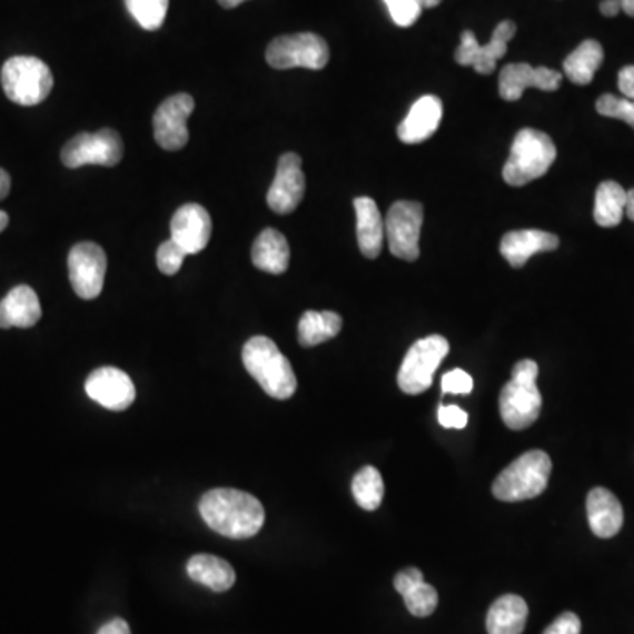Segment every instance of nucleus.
Masks as SVG:
<instances>
[{
  "instance_id": "1",
  "label": "nucleus",
  "mask_w": 634,
  "mask_h": 634,
  "mask_svg": "<svg viewBox=\"0 0 634 634\" xmlns=\"http://www.w3.org/2000/svg\"><path fill=\"white\" fill-rule=\"evenodd\" d=\"M199 515L217 534L231 539L256 536L265 524V507L254 495L216 488L199 501Z\"/></svg>"
},
{
  "instance_id": "2",
  "label": "nucleus",
  "mask_w": 634,
  "mask_h": 634,
  "mask_svg": "<svg viewBox=\"0 0 634 634\" xmlns=\"http://www.w3.org/2000/svg\"><path fill=\"white\" fill-rule=\"evenodd\" d=\"M241 359L265 394L277 400H288L295 395L298 388L295 370L271 338L258 335L247 340Z\"/></svg>"
},
{
  "instance_id": "3",
  "label": "nucleus",
  "mask_w": 634,
  "mask_h": 634,
  "mask_svg": "<svg viewBox=\"0 0 634 634\" xmlns=\"http://www.w3.org/2000/svg\"><path fill=\"white\" fill-rule=\"evenodd\" d=\"M539 367L533 359H522L513 367L512 380L501 392V418L512 430H524L542 415L543 398L536 379Z\"/></svg>"
},
{
  "instance_id": "4",
  "label": "nucleus",
  "mask_w": 634,
  "mask_h": 634,
  "mask_svg": "<svg viewBox=\"0 0 634 634\" xmlns=\"http://www.w3.org/2000/svg\"><path fill=\"white\" fill-rule=\"evenodd\" d=\"M557 159V148L545 132L522 129L513 140L512 152L503 169L507 186L522 187L546 175Z\"/></svg>"
},
{
  "instance_id": "5",
  "label": "nucleus",
  "mask_w": 634,
  "mask_h": 634,
  "mask_svg": "<svg viewBox=\"0 0 634 634\" xmlns=\"http://www.w3.org/2000/svg\"><path fill=\"white\" fill-rule=\"evenodd\" d=\"M552 460L542 449H533L507 465L497 476L492 492L495 499L504 503H521L542 495L548 486Z\"/></svg>"
},
{
  "instance_id": "6",
  "label": "nucleus",
  "mask_w": 634,
  "mask_h": 634,
  "mask_svg": "<svg viewBox=\"0 0 634 634\" xmlns=\"http://www.w3.org/2000/svg\"><path fill=\"white\" fill-rule=\"evenodd\" d=\"M0 81L9 101L21 106L39 105L53 89L50 68L36 57L20 56L9 59L0 72Z\"/></svg>"
},
{
  "instance_id": "7",
  "label": "nucleus",
  "mask_w": 634,
  "mask_h": 634,
  "mask_svg": "<svg viewBox=\"0 0 634 634\" xmlns=\"http://www.w3.org/2000/svg\"><path fill=\"white\" fill-rule=\"evenodd\" d=\"M449 353V344L443 335L419 338L407 351L398 370V386L407 395L427 392L434 380V373Z\"/></svg>"
},
{
  "instance_id": "8",
  "label": "nucleus",
  "mask_w": 634,
  "mask_h": 634,
  "mask_svg": "<svg viewBox=\"0 0 634 634\" xmlns=\"http://www.w3.org/2000/svg\"><path fill=\"white\" fill-rule=\"evenodd\" d=\"M330 60V48L321 36L313 32L301 34L280 36L270 42L267 48V62L274 69L325 68Z\"/></svg>"
},
{
  "instance_id": "9",
  "label": "nucleus",
  "mask_w": 634,
  "mask_h": 634,
  "mask_svg": "<svg viewBox=\"0 0 634 634\" xmlns=\"http://www.w3.org/2000/svg\"><path fill=\"white\" fill-rule=\"evenodd\" d=\"M122 156V138L113 129L81 132L62 148V162L71 169L83 168V166L89 165H119Z\"/></svg>"
},
{
  "instance_id": "10",
  "label": "nucleus",
  "mask_w": 634,
  "mask_h": 634,
  "mask_svg": "<svg viewBox=\"0 0 634 634\" xmlns=\"http://www.w3.org/2000/svg\"><path fill=\"white\" fill-rule=\"evenodd\" d=\"M423 226V205L418 201H397L385 220L389 252L404 261H416L419 256V235Z\"/></svg>"
},
{
  "instance_id": "11",
  "label": "nucleus",
  "mask_w": 634,
  "mask_h": 634,
  "mask_svg": "<svg viewBox=\"0 0 634 634\" xmlns=\"http://www.w3.org/2000/svg\"><path fill=\"white\" fill-rule=\"evenodd\" d=\"M106 259L105 249L93 241H81L69 252V280L72 289L83 300H93L101 295L105 286Z\"/></svg>"
},
{
  "instance_id": "12",
  "label": "nucleus",
  "mask_w": 634,
  "mask_h": 634,
  "mask_svg": "<svg viewBox=\"0 0 634 634\" xmlns=\"http://www.w3.org/2000/svg\"><path fill=\"white\" fill-rule=\"evenodd\" d=\"M516 26L513 21H501L495 27L491 41L479 44L473 30L462 32L460 47L455 51V60L460 66H473L479 75H492L497 66V60L506 56L507 42L515 36Z\"/></svg>"
},
{
  "instance_id": "13",
  "label": "nucleus",
  "mask_w": 634,
  "mask_h": 634,
  "mask_svg": "<svg viewBox=\"0 0 634 634\" xmlns=\"http://www.w3.org/2000/svg\"><path fill=\"white\" fill-rule=\"evenodd\" d=\"M195 111V99L189 93H175L166 99L153 115V136L159 147L177 152L189 141L187 120Z\"/></svg>"
},
{
  "instance_id": "14",
  "label": "nucleus",
  "mask_w": 634,
  "mask_h": 634,
  "mask_svg": "<svg viewBox=\"0 0 634 634\" xmlns=\"http://www.w3.org/2000/svg\"><path fill=\"white\" fill-rule=\"evenodd\" d=\"M305 196V175L301 157L289 152L280 156L274 182L267 195V204L275 214L286 216L296 210Z\"/></svg>"
},
{
  "instance_id": "15",
  "label": "nucleus",
  "mask_w": 634,
  "mask_h": 634,
  "mask_svg": "<svg viewBox=\"0 0 634 634\" xmlns=\"http://www.w3.org/2000/svg\"><path fill=\"white\" fill-rule=\"evenodd\" d=\"M85 392L110 410H126L132 406L136 388L131 377L117 367H101L85 380Z\"/></svg>"
},
{
  "instance_id": "16",
  "label": "nucleus",
  "mask_w": 634,
  "mask_h": 634,
  "mask_svg": "<svg viewBox=\"0 0 634 634\" xmlns=\"http://www.w3.org/2000/svg\"><path fill=\"white\" fill-rule=\"evenodd\" d=\"M563 75L554 69L533 68L528 63H507L501 71L499 93L504 101H518L527 89L554 92L561 87Z\"/></svg>"
},
{
  "instance_id": "17",
  "label": "nucleus",
  "mask_w": 634,
  "mask_h": 634,
  "mask_svg": "<svg viewBox=\"0 0 634 634\" xmlns=\"http://www.w3.org/2000/svg\"><path fill=\"white\" fill-rule=\"evenodd\" d=\"M211 237V217L201 205L189 204L178 208L171 219V240L187 254H198Z\"/></svg>"
},
{
  "instance_id": "18",
  "label": "nucleus",
  "mask_w": 634,
  "mask_h": 634,
  "mask_svg": "<svg viewBox=\"0 0 634 634\" xmlns=\"http://www.w3.org/2000/svg\"><path fill=\"white\" fill-rule=\"evenodd\" d=\"M443 119V102L436 96H423L413 105L406 119L398 126L402 143L416 145L428 140L439 129Z\"/></svg>"
},
{
  "instance_id": "19",
  "label": "nucleus",
  "mask_w": 634,
  "mask_h": 634,
  "mask_svg": "<svg viewBox=\"0 0 634 634\" xmlns=\"http://www.w3.org/2000/svg\"><path fill=\"white\" fill-rule=\"evenodd\" d=\"M558 247V237L554 232L539 229H522L504 235L501 240V254L512 267L522 268L534 254L548 252Z\"/></svg>"
},
{
  "instance_id": "20",
  "label": "nucleus",
  "mask_w": 634,
  "mask_h": 634,
  "mask_svg": "<svg viewBox=\"0 0 634 634\" xmlns=\"http://www.w3.org/2000/svg\"><path fill=\"white\" fill-rule=\"evenodd\" d=\"M588 525L597 537L615 536L624 524V509L615 494L606 488H592L587 497Z\"/></svg>"
},
{
  "instance_id": "21",
  "label": "nucleus",
  "mask_w": 634,
  "mask_h": 634,
  "mask_svg": "<svg viewBox=\"0 0 634 634\" xmlns=\"http://www.w3.org/2000/svg\"><path fill=\"white\" fill-rule=\"evenodd\" d=\"M38 295L30 286H17L0 301V328H32L41 319Z\"/></svg>"
},
{
  "instance_id": "22",
  "label": "nucleus",
  "mask_w": 634,
  "mask_h": 634,
  "mask_svg": "<svg viewBox=\"0 0 634 634\" xmlns=\"http://www.w3.org/2000/svg\"><path fill=\"white\" fill-rule=\"evenodd\" d=\"M356 237L365 258L376 259L385 241V220L380 217L376 201L367 196L355 199Z\"/></svg>"
},
{
  "instance_id": "23",
  "label": "nucleus",
  "mask_w": 634,
  "mask_h": 634,
  "mask_svg": "<svg viewBox=\"0 0 634 634\" xmlns=\"http://www.w3.org/2000/svg\"><path fill=\"white\" fill-rule=\"evenodd\" d=\"M395 588L404 597L409 613L415 617H428L436 612L439 596L436 588L425 584L423 573L418 567H406L402 569L394 579Z\"/></svg>"
},
{
  "instance_id": "24",
  "label": "nucleus",
  "mask_w": 634,
  "mask_h": 634,
  "mask_svg": "<svg viewBox=\"0 0 634 634\" xmlns=\"http://www.w3.org/2000/svg\"><path fill=\"white\" fill-rule=\"evenodd\" d=\"M289 258H291V250H289L288 240L283 232L271 228L265 229L256 238L252 252H250L254 267L271 275H280L288 270Z\"/></svg>"
},
{
  "instance_id": "25",
  "label": "nucleus",
  "mask_w": 634,
  "mask_h": 634,
  "mask_svg": "<svg viewBox=\"0 0 634 634\" xmlns=\"http://www.w3.org/2000/svg\"><path fill=\"white\" fill-rule=\"evenodd\" d=\"M528 608L525 600L515 594H506L495 601L486 615L488 634H522L527 622Z\"/></svg>"
},
{
  "instance_id": "26",
  "label": "nucleus",
  "mask_w": 634,
  "mask_h": 634,
  "mask_svg": "<svg viewBox=\"0 0 634 634\" xmlns=\"http://www.w3.org/2000/svg\"><path fill=\"white\" fill-rule=\"evenodd\" d=\"M187 575L196 584L205 585L214 592H226L237 582L231 564L216 555L199 554L187 563Z\"/></svg>"
},
{
  "instance_id": "27",
  "label": "nucleus",
  "mask_w": 634,
  "mask_h": 634,
  "mask_svg": "<svg viewBox=\"0 0 634 634\" xmlns=\"http://www.w3.org/2000/svg\"><path fill=\"white\" fill-rule=\"evenodd\" d=\"M603 59H605V51L600 42L587 39L564 60V75L573 83L588 85L596 77Z\"/></svg>"
},
{
  "instance_id": "28",
  "label": "nucleus",
  "mask_w": 634,
  "mask_h": 634,
  "mask_svg": "<svg viewBox=\"0 0 634 634\" xmlns=\"http://www.w3.org/2000/svg\"><path fill=\"white\" fill-rule=\"evenodd\" d=\"M340 330H343V317L337 313L307 310L298 323V343L304 347L319 346L337 337Z\"/></svg>"
},
{
  "instance_id": "29",
  "label": "nucleus",
  "mask_w": 634,
  "mask_h": 634,
  "mask_svg": "<svg viewBox=\"0 0 634 634\" xmlns=\"http://www.w3.org/2000/svg\"><path fill=\"white\" fill-rule=\"evenodd\" d=\"M627 190L621 184L606 180L596 190L594 220L601 228H615L626 214Z\"/></svg>"
},
{
  "instance_id": "30",
  "label": "nucleus",
  "mask_w": 634,
  "mask_h": 634,
  "mask_svg": "<svg viewBox=\"0 0 634 634\" xmlns=\"http://www.w3.org/2000/svg\"><path fill=\"white\" fill-rule=\"evenodd\" d=\"M353 497L365 512H374L385 497V482L379 470L373 465H365L353 478Z\"/></svg>"
},
{
  "instance_id": "31",
  "label": "nucleus",
  "mask_w": 634,
  "mask_h": 634,
  "mask_svg": "<svg viewBox=\"0 0 634 634\" xmlns=\"http://www.w3.org/2000/svg\"><path fill=\"white\" fill-rule=\"evenodd\" d=\"M131 17L145 30L161 29L168 14L169 0H123Z\"/></svg>"
},
{
  "instance_id": "32",
  "label": "nucleus",
  "mask_w": 634,
  "mask_h": 634,
  "mask_svg": "<svg viewBox=\"0 0 634 634\" xmlns=\"http://www.w3.org/2000/svg\"><path fill=\"white\" fill-rule=\"evenodd\" d=\"M596 110L597 113L608 117V119L624 120L634 129V101L631 99L605 93L597 99Z\"/></svg>"
},
{
  "instance_id": "33",
  "label": "nucleus",
  "mask_w": 634,
  "mask_h": 634,
  "mask_svg": "<svg viewBox=\"0 0 634 634\" xmlns=\"http://www.w3.org/2000/svg\"><path fill=\"white\" fill-rule=\"evenodd\" d=\"M186 256L189 254L178 246L177 241L169 238L157 249V267L165 275H175L182 268Z\"/></svg>"
},
{
  "instance_id": "34",
  "label": "nucleus",
  "mask_w": 634,
  "mask_h": 634,
  "mask_svg": "<svg viewBox=\"0 0 634 634\" xmlns=\"http://www.w3.org/2000/svg\"><path fill=\"white\" fill-rule=\"evenodd\" d=\"M386 8H388L389 17L397 23L398 27L415 26L422 14V6L418 0H385Z\"/></svg>"
},
{
  "instance_id": "35",
  "label": "nucleus",
  "mask_w": 634,
  "mask_h": 634,
  "mask_svg": "<svg viewBox=\"0 0 634 634\" xmlns=\"http://www.w3.org/2000/svg\"><path fill=\"white\" fill-rule=\"evenodd\" d=\"M440 388L444 395H467L473 392L474 380L465 370L457 368V370L444 374Z\"/></svg>"
},
{
  "instance_id": "36",
  "label": "nucleus",
  "mask_w": 634,
  "mask_h": 634,
  "mask_svg": "<svg viewBox=\"0 0 634 634\" xmlns=\"http://www.w3.org/2000/svg\"><path fill=\"white\" fill-rule=\"evenodd\" d=\"M582 633V622H579L578 615L573 612L563 613L558 615L548 627H546L543 634H579Z\"/></svg>"
},
{
  "instance_id": "37",
  "label": "nucleus",
  "mask_w": 634,
  "mask_h": 634,
  "mask_svg": "<svg viewBox=\"0 0 634 634\" xmlns=\"http://www.w3.org/2000/svg\"><path fill=\"white\" fill-rule=\"evenodd\" d=\"M437 418L444 428H465L467 427V413L458 406H443L440 404L437 410Z\"/></svg>"
},
{
  "instance_id": "38",
  "label": "nucleus",
  "mask_w": 634,
  "mask_h": 634,
  "mask_svg": "<svg viewBox=\"0 0 634 634\" xmlns=\"http://www.w3.org/2000/svg\"><path fill=\"white\" fill-rule=\"evenodd\" d=\"M618 90L624 98L634 101V66H626L618 72Z\"/></svg>"
},
{
  "instance_id": "39",
  "label": "nucleus",
  "mask_w": 634,
  "mask_h": 634,
  "mask_svg": "<svg viewBox=\"0 0 634 634\" xmlns=\"http://www.w3.org/2000/svg\"><path fill=\"white\" fill-rule=\"evenodd\" d=\"M98 634H131L129 624L122 618H113V621L106 622L105 626L98 631Z\"/></svg>"
},
{
  "instance_id": "40",
  "label": "nucleus",
  "mask_w": 634,
  "mask_h": 634,
  "mask_svg": "<svg viewBox=\"0 0 634 634\" xmlns=\"http://www.w3.org/2000/svg\"><path fill=\"white\" fill-rule=\"evenodd\" d=\"M600 9L601 13H603V17H617V14L622 11L621 0H603V2H601Z\"/></svg>"
},
{
  "instance_id": "41",
  "label": "nucleus",
  "mask_w": 634,
  "mask_h": 634,
  "mask_svg": "<svg viewBox=\"0 0 634 634\" xmlns=\"http://www.w3.org/2000/svg\"><path fill=\"white\" fill-rule=\"evenodd\" d=\"M9 190H11V177L6 169L0 168V201L9 195Z\"/></svg>"
},
{
  "instance_id": "42",
  "label": "nucleus",
  "mask_w": 634,
  "mask_h": 634,
  "mask_svg": "<svg viewBox=\"0 0 634 634\" xmlns=\"http://www.w3.org/2000/svg\"><path fill=\"white\" fill-rule=\"evenodd\" d=\"M626 216L634 222V189L627 190Z\"/></svg>"
},
{
  "instance_id": "43",
  "label": "nucleus",
  "mask_w": 634,
  "mask_h": 634,
  "mask_svg": "<svg viewBox=\"0 0 634 634\" xmlns=\"http://www.w3.org/2000/svg\"><path fill=\"white\" fill-rule=\"evenodd\" d=\"M621 8L627 17L634 18V0H621Z\"/></svg>"
},
{
  "instance_id": "44",
  "label": "nucleus",
  "mask_w": 634,
  "mask_h": 634,
  "mask_svg": "<svg viewBox=\"0 0 634 634\" xmlns=\"http://www.w3.org/2000/svg\"><path fill=\"white\" fill-rule=\"evenodd\" d=\"M246 0H219V4L226 9L237 8V6L244 4Z\"/></svg>"
},
{
  "instance_id": "45",
  "label": "nucleus",
  "mask_w": 634,
  "mask_h": 634,
  "mask_svg": "<svg viewBox=\"0 0 634 634\" xmlns=\"http://www.w3.org/2000/svg\"><path fill=\"white\" fill-rule=\"evenodd\" d=\"M440 2H443V0H418V4L422 6V9L436 8Z\"/></svg>"
},
{
  "instance_id": "46",
  "label": "nucleus",
  "mask_w": 634,
  "mask_h": 634,
  "mask_svg": "<svg viewBox=\"0 0 634 634\" xmlns=\"http://www.w3.org/2000/svg\"><path fill=\"white\" fill-rule=\"evenodd\" d=\"M9 225V216L6 211L0 210V232L4 231Z\"/></svg>"
}]
</instances>
